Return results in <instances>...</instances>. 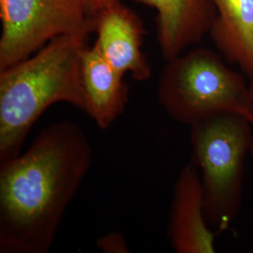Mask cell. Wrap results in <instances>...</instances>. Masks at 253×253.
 Segmentation results:
<instances>
[{"label":"cell","instance_id":"8992f818","mask_svg":"<svg viewBox=\"0 0 253 253\" xmlns=\"http://www.w3.org/2000/svg\"><path fill=\"white\" fill-rule=\"evenodd\" d=\"M121 0H86L88 14L94 17L110 3ZM158 11V41L162 54L169 60L199 42L216 18L211 0H137Z\"/></svg>","mask_w":253,"mask_h":253},{"label":"cell","instance_id":"3957f363","mask_svg":"<svg viewBox=\"0 0 253 253\" xmlns=\"http://www.w3.org/2000/svg\"><path fill=\"white\" fill-rule=\"evenodd\" d=\"M190 140L191 163L202 181L206 218L218 235L231 227L242 207L253 125L241 115L222 114L190 126Z\"/></svg>","mask_w":253,"mask_h":253},{"label":"cell","instance_id":"5b68a950","mask_svg":"<svg viewBox=\"0 0 253 253\" xmlns=\"http://www.w3.org/2000/svg\"><path fill=\"white\" fill-rule=\"evenodd\" d=\"M0 70L27 59L57 37L88 36L86 0H0Z\"/></svg>","mask_w":253,"mask_h":253},{"label":"cell","instance_id":"52a82bcc","mask_svg":"<svg viewBox=\"0 0 253 253\" xmlns=\"http://www.w3.org/2000/svg\"><path fill=\"white\" fill-rule=\"evenodd\" d=\"M101 54L119 73L136 81L151 76V67L142 50L145 30L140 18L121 1L110 3L94 16Z\"/></svg>","mask_w":253,"mask_h":253},{"label":"cell","instance_id":"6da1fadb","mask_svg":"<svg viewBox=\"0 0 253 253\" xmlns=\"http://www.w3.org/2000/svg\"><path fill=\"white\" fill-rule=\"evenodd\" d=\"M93 164L89 139L55 122L0 166V253H46Z\"/></svg>","mask_w":253,"mask_h":253},{"label":"cell","instance_id":"9c48e42d","mask_svg":"<svg viewBox=\"0 0 253 253\" xmlns=\"http://www.w3.org/2000/svg\"><path fill=\"white\" fill-rule=\"evenodd\" d=\"M119 73L101 54L98 46H87L82 56L84 112L100 129H108L124 113L128 87Z\"/></svg>","mask_w":253,"mask_h":253},{"label":"cell","instance_id":"ba28073f","mask_svg":"<svg viewBox=\"0 0 253 253\" xmlns=\"http://www.w3.org/2000/svg\"><path fill=\"white\" fill-rule=\"evenodd\" d=\"M167 235L177 253H214L216 232L208 225L197 167L182 168L174 183Z\"/></svg>","mask_w":253,"mask_h":253},{"label":"cell","instance_id":"8fae6325","mask_svg":"<svg viewBox=\"0 0 253 253\" xmlns=\"http://www.w3.org/2000/svg\"><path fill=\"white\" fill-rule=\"evenodd\" d=\"M97 246L104 253H128L129 249L124 235L118 232H111L100 236Z\"/></svg>","mask_w":253,"mask_h":253},{"label":"cell","instance_id":"7a4b0ae2","mask_svg":"<svg viewBox=\"0 0 253 253\" xmlns=\"http://www.w3.org/2000/svg\"><path fill=\"white\" fill-rule=\"evenodd\" d=\"M88 36L57 37L35 54L0 70V162L16 157L47 109L67 102L84 110L82 56Z\"/></svg>","mask_w":253,"mask_h":253},{"label":"cell","instance_id":"7c38bea8","mask_svg":"<svg viewBox=\"0 0 253 253\" xmlns=\"http://www.w3.org/2000/svg\"><path fill=\"white\" fill-rule=\"evenodd\" d=\"M250 88H251V102H252V110H251V116L249 118V121L251 122V124L253 125V79L250 80ZM251 153L253 155V146H252V151Z\"/></svg>","mask_w":253,"mask_h":253},{"label":"cell","instance_id":"277c9868","mask_svg":"<svg viewBox=\"0 0 253 253\" xmlns=\"http://www.w3.org/2000/svg\"><path fill=\"white\" fill-rule=\"evenodd\" d=\"M158 100L172 119L190 126L229 113L249 120L252 110L246 77L206 48L166 60L159 78Z\"/></svg>","mask_w":253,"mask_h":253},{"label":"cell","instance_id":"30bf717a","mask_svg":"<svg viewBox=\"0 0 253 253\" xmlns=\"http://www.w3.org/2000/svg\"><path fill=\"white\" fill-rule=\"evenodd\" d=\"M216 8L209 34L217 50L253 79V0H211Z\"/></svg>","mask_w":253,"mask_h":253}]
</instances>
